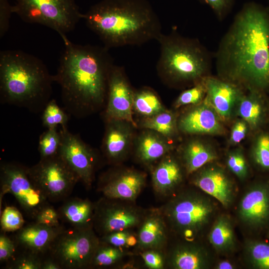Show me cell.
<instances>
[{"label":"cell","instance_id":"8d00e7d4","mask_svg":"<svg viewBox=\"0 0 269 269\" xmlns=\"http://www.w3.org/2000/svg\"><path fill=\"white\" fill-rule=\"evenodd\" d=\"M0 225L2 232H15L24 225V220L21 213L16 208L7 206L1 214Z\"/></svg>","mask_w":269,"mask_h":269},{"label":"cell","instance_id":"ac0fdd59","mask_svg":"<svg viewBox=\"0 0 269 269\" xmlns=\"http://www.w3.org/2000/svg\"><path fill=\"white\" fill-rule=\"evenodd\" d=\"M136 254L148 250L164 251L170 239L168 229L158 208H149L143 221L137 228Z\"/></svg>","mask_w":269,"mask_h":269},{"label":"cell","instance_id":"2e32d148","mask_svg":"<svg viewBox=\"0 0 269 269\" xmlns=\"http://www.w3.org/2000/svg\"><path fill=\"white\" fill-rule=\"evenodd\" d=\"M196 172L192 180L194 185L217 199L226 208L232 204L235 197V186L223 168L209 166Z\"/></svg>","mask_w":269,"mask_h":269},{"label":"cell","instance_id":"4fadbf2b","mask_svg":"<svg viewBox=\"0 0 269 269\" xmlns=\"http://www.w3.org/2000/svg\"><path fill=\"white\" fill-rule=\"evenodd\" d=\"M134 93L123 68L114 65L109 79L107 104L105 111L107 121H125L135 127L136 124L133 118Z\"/></svg>","mask_w":269,"mask_h":269},{"label":"cell","instance_id":"cb8c5ba5","mask_svg":"<svg viewBox=\"0 0 269 269\" xmlns=\"http://www.w3.org/2000/svg\"><path fill=\"white\" fill-rule=\"evenodd\" d=\"M60 220L70 227L93 228L95 203L88 199L67 198L57 210Z\"/></svg>","mask_w":269,"mask_h":269},{"label":"cell","instance_id":"e0dca14e","mask_svg":"<svg viewBox=\"0 0 269 269\" xmlns=\"http://www.w3.org/2000/svg\"><path fill=\"white\" fill-rule=\"evenodd\" d=\"M206 94L204 98L219 117L229 118L234 107L244 94L239 86L218 77L207 76L204 79Z\"/></svg>","mask_w":269,"mask_h":269},{"label":"cell","instance_id":"83f0119b","mask_svg":"<svg viewBox=\"0 0 269 269\" xmlns=\"http://www.w3.org/2000/svg\"><path fill=\"white\" fill-rule=\"evenodd\" d=\"M249 91L248 94L244 93L238 102L237 113L248 125L255 128L261 121L263 109L258 96V90Z\"/></svg>","mask_w":269,"mask_h":269},{"label":"cell","instance_id":"8992f818","mask_svg":"<svg viewBox=\"0 0 269 269\" xmlns=\"http://www.w3.org/2000/svg\"><path fill=\"white\" fill-rule=\"evenodd\" d=\"M158 207L170 235L195 241L215 213V206L208 197L192 190H181Z\"/></svg>","mask_w":269,"mask_h":269},{"label":"cell","instance_id":"60d3db41","mask_svg":"<svg viewBox=\"0 0 269 269\" xmlns=\"http://www.w3.org/2000/svg\"><path fill=\"white\" fill-rule=\"evenodd\" d=\"M58 211L49 204L42 208L37 214L34 221L51 227H58L60 224Z\"/></svg>","mask_w":269,"mask_h":269},{"label":"cell","instance_id":"7bdbcfd3","mask_svg":"<svg viewBox=\"0 0 269 269\" xmlns=\"http://www.w3.org/2000/svg\"><path fill=\"white\" fill-rule=\"evenodd\" d=\"M145 266L150 269H162L165 268V257L162 251L148 250L140 254Z\"/></svg>","mask_w":269,"mask_h":269},{"label":"cell","instance_id":"ba28073f","mask_svg":"<svg viewBox=\"0 0 269 269\" xmlns=\"http://www.w3.org/2000/svg\"><path fill=\"white\" fill-rule=\"evenodd\" d=\"M100 243V237L93 228H64L46 257L55 261L61 269H90Z\"/></svg>","mask_w":269,"mask_h":269},{"label":"cell","instance_id":"484cf974","mask_svg":"<svg viewBox=\"0 0 269 269\" xmlns=\"http://www.w3.org/2000/svg\"><path fill=\"white\" fill-rule=\"evenodd\" d=\"M217 158L215 150L209 144L199 140L188 142L182 152L183 164L188 174L194 173Z\"/></svg>","mask_w":269,"mask_h":269},{"label":"cell","instance_id":"74e56055","mask_svg":"<svg viewBox=\"0 0 269 269\" xmlns=\"http://www.w3.org/2000/svg\"><path fill=\"white\" fill-rule=\"evenodd\" d=\"M255 162L264 169H269V135H260L256 141L253 150Z\"/></svg>","mask_w":269,"mask_h":269},{"label":"cell","instance_id":"d4e9b609","mask_svg":"<svg viewBox=\"0 0 269 269\" xmlns=\"http://www.w3.org/2000/svg\"><path fill=\"white\" fill-rule=\"evenodd\" d=\"M166 137L152 130L143 133L138 138L136 147L138 160L150 165L167 155L171 145Z\"/></svg>","mask_w":269,"mask_h":269},{"label":"cell","instance_id":"3957f363","mask_svg":"<svg viewBox=\"0 0 269 269\" xmlns=\"http://www.w3.org/2000/svg\"><path fill=\"white\" fill-rule=\"evenodd\" d=\"M82 18L109 49L141 45L162 33L160 20L147 0H102Z\"/></svg>","mask_w":269,"mask_h":269},{"label":"cell","instance_id":"603a6c76","mask_svg":"<svg viewBox=\"0 0 269 269\" xmlns=\"http://www.w3.org/2000/svg\"><path fill=\"white\" fill-rule=\"evenodd\" d=\"M183 180V172L179 162L168 155L160 159L153 168L152 185L155 194L161 198L171 197Z\"/></svg>","mask_w":269,"mask_h":269},{"label":"cell","instance_id":"277c9868","mask_svg":"<svg viewBox=\"0 0 269 269\" xmlns=\"http://www.w3.org/2000/svg\"><path fill=\"white\" fill-rule=\"evenodd\" d=\"M53 76L37 57L21 50L0 53V95L3 102L42 111L50 100Z\"/></svg>","mask_w":269,"mask_h":269},{"label":"cell","instance_id":"7dc6e473","mask_svg":"<svg viewBox=\"0 0 269 269\" xmlns=\"http://www.w3.org/2000/svg\"><path fill=\"white\" fill-rule=\"evenodd\" d=\"M41 269H61L60 266L49 257L43 259Z\"/></svg>","mask_w":269,"mask_h":269},{"label":"cell","instance_id":"5b68a950","mask_svg":"<svg viewBox=\"0 0 269 269\" xmlns=\"http://www.w3.org/2000/svg\"><path fill=\"white\" fill-rule=\"evenodd\" d=\"M157 71L166 82L173 85L194 86L209 76L212 57L197 39L183 36L173 29L162 33Z\"/></svg>","mask_w":269,"mask_h":269},{"label":"cell","instance_id":"f6af8a7d","mask_svg":"<svg viewBox=\"0 0 269 269\" xmlns=\"http://www.w3.org/2000/svg\"><path fill=\"white\" fill-rule=\"evenodd\" d=\"M13 13L12 5L8 0H0V38L7 32L9 26V21Z\"/></svg>","mask_w":269,"mask_h":269},{"label":"cell","instance_id":"6da1fadb","mask_svg":"<svg viewBox=\"0 0 269 269\" xmlns=\"http://www.w3.org/2000/svg\"><path fill=\"white\" fill-rule=\"evenodd\" d=\"M220 78L243 89L269 86V13L254 2L246 3L234 17L216 53Z\"/></svg>","mask_w":269,"mask_h":269},{"label":"cell","instance_id":"d6986e66","mask_svg":"<svg viewBox=\"0 0 269 269\" xmlns=\"http://www.w3.org/2000/svg\"><path fill=\"white\" fill-rule=\"evenodd\" d=\"M238 211L247 226L259 229L266 225L269 221V187L257 185L250 188L241 199Z\"/></svg>","mask_w":269,"mask_h":269},{"label":"cell","instance_id":"d6a6232c","mask_svg":"<svg viewBox=\"0 0 269 269\" xmlns=\"http://www.w3.org/2000/svg\"><path fill=\"white\" fill-rule=\"evenodd\" d=\"M41 120L47 129L66 126L68 116L54 99L50 100L42 111Z\"/></svg>","mask_w":269,"mask_h":269},{"label":"cell","instance_id":"f1b7e54d","mask_svg":"<svg viewBox=\"0 0 269 269\" xmlns=\"http://www.w3.org/2000/svg\"><path fill=\"white\" fill-rule=\"evenodd\" d=\"M165 110L158 96L150 89L144 88L134 92L133 111L139 115L150 117Z\"/></svg>","mask_w":269,"mask_h":269},{"label":"cell","instance_id":"f546056e","mask_svg":"<svg viewBox=\"0 0 269 269\" xmlns=\"http://www.w3.org/2000/svg\"><path fill=\"white\" fill-rule=\"evenodd\" d=\"M126 249L116 247L100 241L90 269L113 267L130 254Z\"/></svg>","mask_w":269,"mask_h":269},{"label":"cell","instance_id":"b9f144b4","mask_svg":"<svg viewBox=\"0 0 269 269\" xmlns=\"http://www.w3.org/2000/svg\"><path fill=\"white\" fill-rule=\"evenodd\" d=\"M134 231V229L117 231L100 237V240L102 242L127 249L128 240Z\"/></svg>","mask_w":269,"mask_h":269},{"label":"cell","instance_id":"836d02e7","mask_svg":"<svg viewBox=\"0 0 269 269\" xmlns=\"http://www.w3.org/2000/svg\"><path fill=\"white\" fill-rule=\"evenodd\" d=\"M247 254L251 264L260 269H269V244L255 242L249 244Z\"/></svg>","mask_w":269,"mask_h":269},{"label":"cell","instance_id":"e575fe53","mask_svg":"<svg viewBox=\"0 0 269 269\" xmlns=\"http://www.w3.org/2000/svg\"><path fill=\"white\" fill-rule=\"evenodd\" d=\"M204 79L191 88L183 91L175 101V107L179 108L182 106L198 105L201 103L206 94Z\"/></svg>","mask_w":269,"mask_h":269},{"label":"cell","instance_id":"4dcf8cb0","mask_svg":"<svg viewBox=\"0 0 269 269\" xmlns=\"http://www.w3.org/2000/svg\"><path fill=\"white\" fill-rule=\"evenodd\" d=\"M141 127L169 137L176 132V120L172 112L165 110L154 116L145 118L141 122Z\"/></svg>","mask_w":269,"mask_h":269},{"label":"cell","instance_id":"9a60e30c","mask_svg":"<svg viewBox=\"0 0 269 269\" xmlns=\"http://www.w3.org/2000/svg\"><path fill=\"white\" fill-rule=\"evenodd\" d=\"M65 227H51L34 222L24 225L16 231L13 239L21 252L46 257L59 234Z\"/></svg>","mask_w":269,"mask_h":269},{"label":"cell","instance_id":"d590c367","mask_svg":"<svg viewBox=\"0 0 269 269\" xmlns=\"http://www.w3.org/2000/svg\"><path fill=\"white\" fill-rule=\"evenodd\" d=\"M44 258L27 252H21L7 262L6 267L10 269H41Z\"/></svg>","mask_w":269,"mask_h":269},{"label":"cell","instance_id":"5bb4252c","mask_svg":"<svg viewBox=\"0 0 269 269\" xmlns=\"http://www.w3.org/2000/svg\"><path fill=\"white\" fill-rule=\"evenodd\" d=\"M146 180V175L143 172L130 168L116 170L100 178L97 189L107 198L135 201Z\"/></svg>","mask_w":269,"mask_h":269},{"label":"cell","instance_id":"ffe728a7","mask_svg":"<svg viewBox=\"0 0 269 269\" xmlns=\"http://www.w3.org/2000/svg\"><path fill=\"white\" fill-rule=\"evenodd\" d=\"M165 268L174 269H203L210 263L206 250L195 241L182 240L176 244L168 243L163 251Z\"/></svg>","mask_w":269,"mask_h":269},{"label":"cell","instance_id":"52a82bcc","mask_svg":"<svg viewBox=\"0 0 269 269\" xmlns=\"http://www.w3.org/2000/svg\"><path fill=\"white\" fill-rule=\"evenodd\" d=\"M12 11L25 22L42 24L60 36L73 30L83 17L74 0H15Z\"/></svg>","mask_w":269,"mask_h":269},{"label":"cell","instance_id":"1f68e13d","mask_svg":"<svg viewBox=\"0 0 269 269\" xmlns=\"http://www.w3.org/2000/svg\"><path fill=\"white\" fill-rule=\"evenodd\" d=\"M62 143V134L57 128L47 129L39 137L38 151L40 159H46L59 154Z\"/></svg>","mask_w":269,"mask_h":269},{"label":"cell","instance_id":"7402d4cb","mask_svg":"<svg viewBox=\"0 0 269 269\" xmlns=\"http://www.w3.org/2000/svg\"><path fill=\"white\" fill-rule=\"evenodd\" d=\"M131 125L132 124L122 120L107 121L103 151L109 163H118L127 154L133 136Z\"/></svg>","mask_w":269,"mask_h":269},{"label":"cell","instance_id":"f35d334b","mask_svg":"<svg viewBox=\"0 0 269 269\" xmlns=\"http://www.w3.org/2000/svg\"><path fill=\"white\" fill-rule=\"evenodd\" d=\"M229 169L239 178L244 179L248 173V168L245 158L240 150L231 152L227 158Z\"/></svg>","mask_w":269,"mask_h":269},{"label":"cell","instance_id":"ee69618b","mask_svg":"<svg viewBox=\"0 0 269 269\" xmlns=\"http://www.w3.org/2000/svg\"><path fill=\"white\" fill-rule=\"evenodd\" d=\"M3 232L0 235V261L7 263L15 255L16 250V244Z\"/></svg>","mask_w":269,"mask_h":269},{"label":"cell","instance_id":"7a4b0ae2","mask_svg":"<svg viewBox=\"0 0 269 269\" xmlns=\"http://www.w3.org/2000/svg\"><path fill=\"white\" fill-rule=\"evenodd\" d=\"M64 49L54 81L60 86L66 111L80 118L107 100L109 79L114 60L103 46L76 44L61 36Z\"/></svg>","mask_w":269,"mask_h":269},{"label":"cell","instance_id":"4316f807","mask_svg":"<svg viewBox=\"0 0 269 269\" xmlns=\"http://www.w3.org/2000/svg\"><path fill=\"white\" fill-rule=\"evenodd\" d=\"M214 248L220 253H227L235 247L236 239L231 220L227 216L219 217L214 222L209 235Z\"/></svg>","mask_w":269,"mask_h":269},{"label":"cell","instance_id":"9c48e42d","mask_svg":"<svg viewBox=\"0 0 269 269\" xmlns=\"http://www.w3.org/2000/svg\"><path fill=\"white\" fill-rule=\"evenodd\" d=\"M2 195L11 194L25 214L34 219L50 202L31 178L26 167L15 162L1 163L0 168Z\"/></svg>","mask_w":269,"mask_h":269},{"label":"cell","instance_id":"8fae6325","mask_svg":"<svg viewBox=\"0 0 269 269\" xmlns=\"http://www.w3.org/2000/svg\"><path fill=\"white\" fill-rule=\"evenodd\" d=\"M28 170L33 181L51 202L68 198L80 181L59 155L40 159L37 163L28 167Z\"/></svg>","mask_w":269,"mask_h":269},{"label":"cell","instance_id":"7c38bea8","mask_svg":"<svg viewBox=\"0 0 269 269\" xmlns=\"http://www.w3.org/2000/svg\"><path fill=\"white\" fill-rule=\"evenodd\" d=\"M62 143L58 155L77 175L87 189L95 179L98 157L94 150L66 126L61 127Z\"/></svg>","mask_w":269,"mask_h":269},{"label":"cell","instance_id":"44dd1931","mask_svg":"<svg viewBox=\"0 0 269 269\" xmlns=\"http://www.w3.org/2000/svg\"><path fill=\"white\" fill-rule=\"evenodd\" d=\"M184 113L178 122L180 131L187 134H216L223 133L219 116L204 99L202 103Z\"/></svg>","mask_w":269,"mask_h":269},{"label":"cell","instance_id":"ab89813d","mask_svg":"<svg viewBox=\"0 0 269 269\" xmlns=\"http://www.w3.org/2000/svg\"><path fill=\"white\" fill-rule=\"evenodd\" d=\"M208 5L220 21L223 20L231 12L234 0H198Z\"/></svg>","mask_w":269,"mask_h":269},{"label":"cell","instance_id":"bcb514c9","mask_svg":"<svg viewBox=\"0 0 269 269\" xmlns=\"http://www.w3.org/2000/svg\"><path fill=\"white\" fill-rule=\"evenodd\" d=\"M244 120H239L234 125L230 136V142L233 144L240 143L246 136L248 126Z\"/></svg>","mask_w":269,"mask_h":269},{"label":"cell","instance_id":"c3c4849f","mask_svg":"<svg viewBox=\"0 0 269 269\" xmlns=\"http://www.w3.org/2000/svg\"><path fill=\"white\" fill-rule=\"evenodd\" d=\"M218 269H233L235 266L233 263L227 260H224L218 263L216 267Z\"/></svg>","mask_w":269,"mask_h":269},{"label":"cell","instance_id":"30bf717a","mask_svg":"<svg viewBox=\"0 0 269 269\" xmlns=\"http://www.w3.org/2000/svg\"><path fill=\"white\" fill-rule=\"evenodd\" d=\"M148 210L137 205L135 201L103 196L95 202L93 229L101 237L117 231L137 228Z\"/></svg>","mask_w":269,"mask_h":269}]
</instances>
